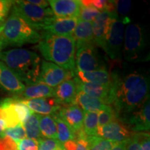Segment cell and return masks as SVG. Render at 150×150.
I'll use <instances>...</instances> for the list:
<instances>
[{"mask_svg": "<svg viewBox=\"0 0 150 150\" xmlns=\"http://www.w3.org/2000/svg\"><path fill=\"white\" fill-rule=\"evenodd\" d=\"M112 104L116 119L140 107L149 97V75L142 69L112 74Z\"/></svg>", "mask_w": 150, "mask_h": 150, "instance_id": "obj_1", "label": "cell"}, {"mask_svg": "<svg viewBox=\"0 0 150 150\" xmlns=\"http://www.w3.org/2000/svg\"><path fill=\"white\" fill-rule=\"evenodd\" d=\"M40 35L37 47L46 61L74 72L76 46L73 35L59 36L46 31Z\"/></svg>", "mask_w": 150, "mask_h": 150, "instance_id": "obj_2", "label": "cell"}, {"mask_svg": "<svg viewBox=\"0 0 150 150\" xmlns=\"http://www.w3.org/2000/svg\"><path fill=\"white\" fill-rule=\"evenodd\" d=\"M0 61L13 71L25 86L40 81L42 60L34 52L22 48L11 49L1 52Z\"/></svg>", "mask_w": 150, "mask_h": 150, "instance_id": "obj_3", "label": "cell"}, {"mask_svg": "<svg viewBox=\"0 0 150 150\" xmlns=\"http://www.w3.org/2000/svg\"><path fill=\"white\" fill-rule=\"evenodd\" d=\"M40 36L38 31L12 11L3 25L0 41L2 42L4 48L7 46L20 47L38 42Z\"/></svg>", "mask_w": 150, "mask_h": 150, "instance_id": "obj_4", "label": "cell"}, {"mask_svg": "<svg viewBox=\"0 0 150 150\" xmlns=\"http://www.w3.org/2000/svg\"><path fill=\"white\" fill-rule=\"evenodd\" d=\"M147 31L139 24H127L124 33L122 58L129 63L147 61Z\"/></svg>", "mask_w": 150, "mask_h": 150, "instance_id": "obj_5", "label": "cell"}, {"mask_svg": "<svg viewBox=\"0 0 150 150\" xmlns=\"http://www.w3.org/2000/svg\"><path fill=\"white\" fill-rule=\"evenodd\" d=\"M12 11L36 31L43 30L56 18L50 7L42 8L28 1H13Z\"/></svg>", "mask_w": 150, "mask_h": 150, "instance_id": "obj_6", "label": "cell"}, {"mask_svg": "<svg viewBox=\"0 0 150 150\" xmlns=\"http://www.w3.org/2000/svg\"><path fill=\"white\" fill-rule=\"evenodd\" d=\"M131 22L129 17L117 16L112 22L106 43L105 53L113 61H119L122 58L125 26Z\"/></svg>", "mask_w": 150, "mask_h": 150, "instance_id": "obj_7", "label": "cell"}, {"mask_svg": "<svg viewBox=\"0 0 150 150\" xmlns=\"http://www.w3.org/2000/svg\"><path fill=\"white\" fill-rule=\"evenodd\" d=\"M131 132H147L150 128L149 97L140 107L117 118Z\"/></svg>", "mask_w": 150, "mask_h": 150, "instance_id": "obj_8", "label": "cell"}, {"mask_svg": "<svg viewBox=\"0 0 150 150\" xmlns=\"http://www.w3.org/2000/svg\"><path fill=\"white\" fill-rule=\"evenodd\" d=\"M75 67L76 70L81 72H91L106 68L104 60L96 45L86 46L77 50L75 56Z\"/></svg>", "mask_w": 150, "mask_h": 150, "instance_id": "obj_9", "label": "cell"}, {"mask_svg": "<svg viewBox=\"0 0 150 150\" xmlns=\"http://www.w3.org/2000/svg\"><path fill=\"white\" fill-rule=\"evenodd\" d=\"M116 11L112 12L103 11L92 22L94 41L96 46L101 47L105 52L106 43L111 25L117 18Z\"/></svg>", "mask_w": 150, "mask_h": 150, "instance_id": "obj_10", "label": "cell"}, {"mask_svg": "<svg viewBox=\"0 0 150 150\" xmlns=\"http://www.w3.org/2000/svg\"><path fill=\"white\" fill-rule=\"evenodd\" d=\"M74 77V72L65 70L51 62L42 61L39 82L54 88L62 82Z\"/></svg>", "mask_w": 150, "mask_h": 150, "instance_id": "obj_11", "label": "cell"}, {"mask_svg": "<svg viewBox=\"0 0 150 150\" xmlns=\"http://www.w3.org/2000/svg\"><path fill=\"white\" fill-rule=\"evenodd\" d=\"M133 134L122 123L115 120L104 127H98L97 136L113 142H120L129 140Z\"/></svg>", "mask_w": 150, "mask_h": 150, "instance_id": "obj_12", "label": "cell"}, {"mask_svg": "<svg viewBox=\"0 0 150 150\" xmlns=\"http://www.w3.org/2000/svg\"><path fill=\"white\" fill-rule=\"evenodd\" d=\"M25 87L13 71L0 61V88L16 98L21 95Z\"/></svg>", "mask_w": 150, "mask_h": 150, "instance_id": "obj_13", "label": "cell"}, {"mask_svg": "<svg viewBox=\"0 0 150 150\" xmlns=\"http://www.w3.org/2000/svg\"><path fill=\"white\" fill-rule=\"evenodd\" d=\"M22 101L33 112L40 115H55L63 106L54 97L27 99Z\"/></svg>", "mask_w": 150, "mask_h": 150, "instance_id": "obj_14", "label": "cell"}, {"mask_svg": "<svg viewBox=\"0 0 150 150\" xmlns=\"http://www.w3.org/2000/svg\"><path fill=\"white\" fill-rule=\"evenodd\" d=\"M85 112L75 104L63 105L56 115L70 126L75 133L83 129Z\"/></svg>", "mask_w": 150, "mask_h": 150, "instance_id": "obj_15", "label": "cell"}, {"mask_svg": "<svg viewBox=\"0 0 150 150\" xmlns=\"http://www.w3.org/2000/svg\"><path fill=\"white\" fill-rule=\"evenodd\" d=\"M76 82L77 92L81 91L90 96L95 97L102 101L105 104L110 106L112 104V85L102 86L97 84L83 83L80 81L76 77H74Z\"/></svg>", "mask_w": 150, "mask_h": 150, "instance_id": "obj_16", "label": "cell"}, {"mask_svg": "<svg viewBox=\"0 0 150 150\" xmlns=\"http://www.w3.org/2000/svg\"><path fill=\"white\" fill-rule=\"evenodd\" d=\"M49 4L57 18H78L79 16V0H50Z\"/></svg>", "mask_w": 150, "mask_h": 150, "instance_id": "obj_17", "label": "cell"}, {"mask_svg": "<svg viewBox=\"0 0 150 150\" xmlns=\"http://www.w3.org/2000/svg\"><path fill=\"white\" fill-rule=\"evenodd\" d=\"M74 77L83 83L97 85L111 86L112 83V74H110L106 68L91 72H81L75 70Z\"/></svg>", "mask_w": 150, "mask_h": 150, "instance_id": "obj_18", "label": "cell"}, {"mask_svg": "<svg viewBox=\"0 0 150 150\" xmlns=\"http://www.w3.org/2000/svg\"><path fill=\"white\" fill-rule=\"evenodd\" d=\"M78 20L77 18H57L56 17L55 20L45 27L43 31L59 36H70L73 35Z\"/></svg>", "mask_w": 150, "mask_h": 150, "instance_id": "obj_19", "label": "cell"}, {"mask_svg": "<svg viewBox=\"0 0 150 150\" xmlns=\"http://www.w3.org/2000/svg\"><path fill=\"white\" fill-rule=\"evenodd\" d=\"M76 50L89 45H96L94 41L92 22L78 20L77 24L73 33Z\"/></svg>", "mask_w": 150, "mask_h": 150, "instance_id": "obj_20", "label": "cell"}, {"mask_svg": "<svg viewBox=\"0 0 150 150\" xmlns=\"http://www.w3.org/2000/svg\"><path fill=\"white\" fill-rule=\"evenodd\" d=\"M54 96H55V90L54 88L50 87L42 82H38L33 85L26 86L25 89L21 95L16 98L22 100H27V99L54 97Z\"/></svg>", "mask_w": 150, "mask_h": 150, "instance_id": "obj_21", "label": "cell"}, {"mask_svg": "<svg viewBox=\"0 0 150 150\" xmlns=\"http://www.w3.org/2000/svg\"><path fill=\"white\" fill-rule=\"evenodd\" d=\"M54 90H55L54 98L59 100L62 104H73L77 93L76 84L74 78L62 82L61 84L54 88Z\"/></svg>", "mask_w": 150, "mask_h": 150, "instance_id": "obj_22", "label": "cell"}, {"mask_svg": "<svg viewBox=\"0 0 150 150\" xmlns=\"http://www.w3.org/2000/svg\"><path fill=\"white\" fill-rule=\"evenodd\" d=\"M73 104L77 105L84 112H99L107 107L100 99L91 97L83 92L78 91Z\"/></svg>", "mask_w": 150, "mask_h": 150, "instance_id": "obj_23", "label": "cell"}, {"mask_svg": "<svg viewBox=\"0 0 150 150\" xmlns=\"http://www.w3.org/2000/svg\"><path fill=\"white\" fill-rule=\"evenodd\" d=\"M14 98H6L0 102V120L5 122L6 128L21 125L13 106Z\"/></svg>", "mask_w": 150, "mask_h": 150, "instance_id": "obj_24", "label": "cell"}, {"mask_svg": "<svg viewBox=\"0 0 150 150\" xmlns=\"http://www.w3.org/2000/svg\"><path fill=\"white\" fill-rule=\"evenodd\" d=\"M39 127L41 138L57 140L56 122L52 115H39Z\"/></svg>", "mask_w": 150, "mask_h": 150, "instance_id": "obj_25", "label": "cell"}, {"mask_svg": "<svg viewBox=\"0 0 150 150\" xmlns=\"http://www.w3.org/2000/svg\"><path fill=\"white\" fill-rule=\"evenodd\" d=\"M52 116L56 122L57 140L60 143L63 144L69 140L76 139V133L65 121H63L56 114Z\"/></svg>", "mask_w": 150, "mask_h": 150, "instance_id": "obj_26", "label": "cell"}, {"mask_svg": "<svg viewBox=\"0 0 150 150\" xmlns=\"http://www.w3.org/2000/svg\"><path fill=\"white\" fill-rule=\"evenodd\" d=\"M22 126L25 131L26 137L27 138L35 140L37 141L42 138L39 127V115L33 112L24 122Z\"/></svg>", "mask_w": 150, "mask_h": 150, "instance_id": "obj_27", "label": "cell"}, {"mask_svg": "<svg viewBox=\"0 0 150 150\" xmlns=\"http://www.w3.org/2000/svg\"><path fill=\"white\" fill-rule=\"evenodd\" d=\"M98 127V112H85L83 125L84 134L88 136H97Z\"/></svg>", "mask_w": 150, "mask_h": 150, "instance_id": "obj_28", "label": "cell"}, {"mask_svg": "<svg viewBox=\"0 0 150 150\" xmlns=\"http://www.w3.org/2000/svg\"><path fill=\"white\" fill-rule=\"evenodd\" d=\"M13 106L17 115H18L20 122L22 125L33 112L21 99L14 98Z\"/></svg>", "mask_w": 150, "mask_h": 150, "instance_id": "obj_29", "label": "cell"}, {"mask_svg": "<svg viewBox=\"0 0 150 150\" xmlns=\"http://www.w3.org/2000/svg\"><path fill=\"white\" fill-rule=\"evenodd\" d=\"M116 115L113 108L108 105L107 107L98 112V126L104 127L111 122L115 120Z\"/></svg>", "mask_w": 150, "mask_h": 150, "instance_id": "obj_30", "label": "cell"}, {"mask_svg": "<svg viewBox=\"0 0 150 150\" xmlns=\"http://www.w3.org/2000/svg\"><path fill=\"white\" fill-rule=\"evenodd\" d=\"M92 144L90 150H110L116 142L97 136L91 137Z\"/></svg>", "mask_w": 150, "mask_h": 150, "instance_id": "obj_31", "label": "cell"}, {"mask_svg": "<svg viewBox=\"0 0 150 150\" xmlns=\"http://www.w3.org/2000/svg\"><path fill=\"white\" fill-rule=\"evenodd\" d=\"M4 136L10 137L17 142L27 138L25 131L22 125H19L12 128H7L4 132L2 136Z\"/></svg>", "mask_w": 150, "mask_h": 150, "instance_id": "obj_32", "label": "cell"}, {"mask_svg": "<svg viewBox=\"0 0 150 150\" xmlns=\"http://www.w3.org/2000/svg\"><path fill=\"white\" fill-rule=\"evenodd\" d=\"M100 13V11L93 7H83L81 6L80 13L78 19L83 22H93Z\"/></svg>", "mask_w": 150, "mask_h": 150, "instance_id": "obj_33", "label": "cell"}, {"mask_svg": "<svg viewBox=\"0 0 150 150\" xmlns=\"http://www.w3.org/2000/svg\"><path fill=\"white\" fill-rule=\"evenodd\" d=\"M61 144L56 139L41 138L38 140V150H60Z\"/></svg>", "mask_w": 150, "mask_h": 150, "instance_id": "obj_34", "label": "cell"}, {"mask_svg": "<svg viewBox=\"0 0 150 150\" xmlns=\"http://www.w3.org/2000/svg\"><path fill=\"white\" fill-rule=\"evenodd\" d=\"M115 11L117 16L125 18L130 11L131 7V1H115Z\"/></svg>", "mask_w": 150, "mask_h": 150, "instance_id": "obj_35", "label": "cell"}, {"mask_svg": "<svg viewBox=\"0 0 150 150\" xmlns=\"http://www.w3.org/2000/svg\"><path fill=\"white\" fill-rule=\"evenodd\" d=\"M0 150H18V142L8 136L1 137Z\"/></svg>", "mask_w": 150, "mask_h": 150, "instance_id": "obj_36", "label": "cell"}, {"mask_svg": "<svg viewBox=\"0 0 150 150\" xmlns=\"http://www.w3.org/2000/svg\"><path fill=\"white\" fill-rule=\"evenodd\" d=\"M18 150H38V141L24 138L18 142Z\"/></svg>", "mask_w": 150, "mask_h": 150, "instance_id": "obj_37", "label": "cell"}, {"mask_svg": "<svg viewBox=\"0 0 150 150\" xmlns=\"http://www.w3.org/2000/svg\"><path fill=\"white\" fill-rule=\"evenodd\" d=\"M141 146L142 150H150V138L149 132L134 133Z\"/></svg>", "mask_w": 150, "mask_h": 150, "instance_id": "obj_38", "label": "cell"}, {"mask_svg": "<svg viewBox=\"0 0 150 150\" xmlns=\"http://www.w3.org/2000/svg\"><path fill=\"white\" fill-rule=\"evenodd\" d=\"M13 5V1L7 0H0V16L6 18L8 16L9 11Z\"/></svg>", "mask_w": 150, "mask_h": 150, "instance_id": "obj_39", "label": "cell"}, {"mask_svg": "<svg viewBox=\"0 0 150 150\" xmlns=\"http://www.w3.org/2000/svg\"><path fill=\"white\" fill-rule=\"evenodd\" d=\"M126 150H142L140 144L138 142L134 133L129 140H127Z\"/></svg>", "mask_w": 150, "mask_h": 150, "instance_id": "obj_40", "label": "cell"}, {"mask_svg": "<svg viewBox=\"0 0 150 150\" xmlns=\"http://www.w3.org/2000/svg\"><path fill=\"white\" fill-rule=\"evenodd\" d=\"M27 1L29 3L42 8H49V6H50L49 1H46V0H27Z\"/></svg>", "mask_w": 150, "mask_h": 150, "instance_id": "obj_41", "label": "cell"}, {"mask_svg": "<svg viewBox=\"0 0 150 150\" xmlns=\"http://www.w3.org/2000/svg\"><path fill=\"white\" fill-rule=\"evenodd\" d=\"M126 143L127 140L124 142H116L110 150H126Z\"/></svg>", "mask_w": 150, "mask_h": 150, "instance_id": "obj_42", "label": "cell"}, {"mask_svg": "<svg viewBox=\"0 0 150 150\" xmlns=\"http://www.w3.org/2000/svg\"><path fill=\"white\" fill-rule=\"evenodd\" d=\"M6 129V125L5 122L2 120H0V138L2 137L4 132Z\"/></svg>", "mask_w": 150, "mask_h": 150, "instance_id": "obj_43", "label": "cell"}, {"mask_svg": "<svg viewBox=\"0 0 150 150\" xmlns=\"http://www.w3.org/2000/svg\"><path fill=\"white\" fill-rule=\"evenodd\" d=\"M4 22H5V19L1 18V17L0 16V28H1L4 25Z\"/></svg>", "mask_w": 150, "mask_h": 150, "instance_id": "obj_44", "label": "cell"}, {"mask_svg": "<svg viewBox=\"0 0 150 150\" xmlns=\"http://www.w3.org/2000/svg\"><path fill=\"white\" fill-rule=\"evenodd\" d=\"M2 49H4V47H3L2 42H1V41H0V54H1V50H2Z\"/></svg>", "mask_w": 150, "mask_h": 150, "instance_id": "obj_45", "label": "cell"}, {"mask_svg": "<svg viewBox=\"0 0 150 150\" xmlns=\"http://www.w3.org/2000/svg\"><path fill=\"white\" fill-rule=\"evenodd\" d=\"M2 28H3V26L0 28V35H1V31H2Z\"/></svg>", "mask_w": 150, "mask_h": 150, "instance_id": "obj_46", "label": "cell"}, {"mask_svg": "<svg viewBox=\"0 0 150 150\" xmlns=\"http://www.w3.org/2000/svg\"><path fill=\"white\" fill-rule=\"evenodd\" d=\"M60 150H62V148H61V149H60Z\"/></svg>", "mask_w": 150, "mask_h": 150, "instance_id": "obj_47", "label": "cell"}]
</instances>
